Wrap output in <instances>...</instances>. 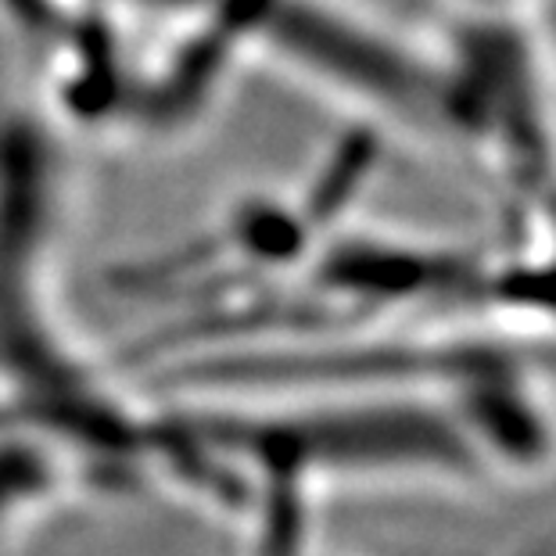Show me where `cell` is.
I'll list each match as a JSON object with an SVG mask.
<instances>
[{
	"label": "cell",
	"instance_id": "obj_2",
	"mask_svg": "<svg viewBox=\"0 0 556 556\" xmlns=\"http://www.w3.org/2000/svg\"><path fill=\"white\" fill-rule=\"evenodd\" d=\"M535 0H448L453 15L467 18H528Z\"/></svg>",
	"mask_w": 556,
	"mask_h": 556
},
{
	"label": "cell",
	"instance_id": "obj_1",
	"mask_svg": "<svg viewBox=\"0 0 556 556\" xmlns=\"http://www.w3.org/2000/svg\"><path fill=\"white\" fill-rule=\"evenodd\" d=\"M445 144L475 159L514 219L517 244L556 238V119L542 54L525 18L453 15Z\"/></svg>",
	"mask_w": 556,
	"mask_h": 556
}]
</instances>
